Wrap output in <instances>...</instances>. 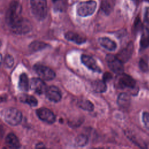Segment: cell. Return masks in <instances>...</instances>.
<instances>
[{
	"instance_id": "13",
	"label": "cell",
	"mask_w": 149,
	"mask_h": 149,
	"mask_svg": "<svg viewBox=\"0 0 149 149\" xmlns=\"http://www.w3.org/2000/svg\"><path fill=\"white\" fill-rule=\"evenodd\" d=\"M98 42L103 48L110 51H115L117 47L116 42L107 37H102L99 38Z\"/></svg>"
},
{
	"instance_id": "28",
	"label": "cell",
	"mask_w": 149,
	"mask_h": 149,
	"mask_svg": "<svg viewBox=\"0 0 149 149\" xmlns=\"http://www.w3.org/2000/svg\"><path fill=\"white\" fill-rule=\"evenodd\" d=\"M144 19L145 21L149 24V7L147 8L144 13Z\"/></svg>"
},
{
	"instance_id": "22",
	"label": "cell",
	"mask_w": 149,
	"mask_h": 149,
	"mask_svg": "<svg viewBox=\"0 0 149 149\" xmlns=\"http://www.w3.org/2000/svg\"><path fill=\"white\" fill-rule=\"evenodd\" d=\"M78 105L80 107V108L86 111H92L94 109V105L88 100L81 99L79 101Z\"/></svg>"
},
{
	"instance_id": "29",
	"label": "cell",
	"mask_w": 149,
	"mask_h": 149,
	"mask_svg": "<svg viewBox=\"0 0 149 149\" xmlns=\"http://www.w3.org/2000/svg\"><path fill=\"white\" fill-rule=\"evenodd\" d=\"M112 75L111 73H105L104 74V81L105 82L108 80H109L112 79Z\"/></svg>"
},
{
	"instance_id": "19",
	"label": "cell",
	"mask_w": 149,
	"mask_h": 149,
	"mask_svg": "<svg viewBox=\"0 0 149 149\" xmlns=\"http://www.w3.org/2000/svg\"><path fill=\"white\" fill-rule=\"evenodd\" d=\"M91 87L93 91L97 93H104L107 90V85L104 80H97L94 81L91 84Z\"/></svg>"
},
{
	"instance_id": "17",
	"label": "cell",
	"mask_w": 149,
	"mask_h": 149,
	"mask_svg": "<svg viewBox=\"0 0 149 149\" xmlns=\"http://www.w3.org/2000/svg\"><path fill=\"white\" fill-rule=\"evenodd\" d=\"M141 49H146L149 47V24L145 26L142 31L140 40Z\"/></svg>"
},
{
	"instance_id": "2",
	"label": "cell",
	"mask_w": 149,
	"mask_h": 149,
	"mask_svg": "<svg viewBox=\"0 0 149 149\" xmlns=\"http://www.w3.org/2000/svg\"><path fill=\"white\" fill-rule=\"evenodd\" d=\"M3 119L9 125L16 126L19 125L22 119V115L20 111L13 108L4 109L1 112Z\"/></svg>"
},
{
	"instance_id": "23",
	"label": "cell",
	"mask_w": 149,
	"mask_h": 149,
	"mask_svg": "<svg viewBox=\"0 0 149 149\" xmlns=\"http://www.w3.org/2000/svg\"><path fill=\"white\" fill-rule=\"evenodd\" d=\"M47 44L44 42L40 41H34L30 44V45H29V48L30 50L33 51H37L45 48Z\"/></svg>"
},
{
	"instance_id": "6",
	"label": "cell",
	"mask_w": 149,
	"mask_h": 149,
	"mask_svg": "<svg viewBox=\"0 0 149 149\" xmlns=\"http://www.w3.org/2000/svg\"><path fill=\"white\" fill-rule=\"evenodd\" d=\"M33 69L42 80H51L55 77V72L47 66L42 65H36L34 66Z\"/></svg>"
},
{
	"instance_id": "9",
	"label": "cell",
	"mask_w": 149,
	"mask_h": 149,
	"mask_svg": "<svg viewBox=\"0 0 149 149\" xmlns=\"http://www.w3.org/2000/svg\"><path fill=\"white\" fill-rule=\"evenodd\" d=\"M11 29L16 34H26L31 30V25L28 20L23 18L18 23L12 27Z\"/></svg>"
},
{
	"instance_id": "34",
	"label": "cell",
	"mask_w": 149,
	"mask_h": 149,
	"mask_svg": "<svg viewBox=\"0 0 149 149\" xmlns=\"http://www.w3.org/2000/svg\"><path fill=\"white\" fill-rule=\"evenodd\" d=\"M1 41H0V45H1Z\"/></svg>"
},
{
	"instance_id": "24",
	"label": "cell",
	"mask_w": 149,
	"mask_h": 149,
	"mask_svg": "<svg viewBox=\"0 0 149 149\" xmlns=\"http://www.w3.org/2000/svg\"><path fill=\"white\" fill-rule=\"evenodd\" d=\"M88 137L83 134L77 136L76 138V143L77 146L83 147L87 144Z\"/></svg>"
},
{
	"instance_id": "18",
	"label": "cell",
	"mask_w": 149,
	"mask_h": 149,
	"mask_svg": "<svg viewBox=\"0 0 149 149\" xmlns=\"http://www.w3.org/2000/svg\"><path fill=\"white\" fill-rule=\"evenodd\" d=\"M133 48V46L131 42L130 43V44L127 45L126 48H124L122 51H120V52L118 54L117 57L122 62H125L127 61L132 54Z\"/></svg>"
},
{
	"instance_id": "1",
	"label": "cell",
	"mask_w": 149,
	"mask_h": 149,
	"mask_svg": "<svg viewBox=\"0 0 149 149\" xmlns=\"http://www.w3.org/2000/svg\"><path fill=\"white\" fill-rule=\"evenodd\" d=\"M22 7L16 1H12L6 13V21L10 28L13 27L23 18L22 17Z\"/></svg>"
},
{
	"instance_id": "14",
	"label": "cell",
	"mask_w": 149,
	"mask_h": 149,
	"mask_svg": "<svg viewBox=\"0 0 149 149\" xmlns=\"http://www.w3.org/2000/svg\"><path fill=\"white\" fill-rule=\"evenodd\" d=\"M131 102V98L129 95L126 93H120L117 100L118 106L122 109H127L129 108Z\"/></svg>"
},
{
	"instance_id": "5",
	"label": "cell",
	"mask_w": 149,
	"mask_h": 149,
	"mask_svg": "<svg viewBox=\"0 0 149 149\" xmlns=\"http://www.w3.org/2000/svg\"><path fill=\"white\" fill-rule=\"evenodd\" d=\"M109 69L115 73L121 74L124 71L123 62L116 56L108 54L105 58Z\"/></svg>"
},
{
	"instance_id": "27",
	"label": "cell",
	"mask_w": 149,
	"mask_h": 149,
	"mask_svg": "<svg viewBox=\"0 0 149 149\" xmlns=\"http://www.w3.org/2000/svg\"><path fill=\"white\" fill-rule=\"evenodd\" d=\"M139 67L140 69L143 72H146L148 69V66L147 62L143 59H141L139 62Z\"/></svg>"
},
{
	"instance_id": "10",
	"label": "cell",
	"mask_w": 149,
	"mask_h": 149,
	"mask_svg": "<svg viewBox=\"0 0 149 149\" xmlns=\"http://www.w3.org/2000/svg\"><path fill=\"white\" fill-rule=\"evenodd\" d=\"M29 86L31 89L34 91L38 94L45 93L47 87L45 83L40 78H33L31 80Z\"/></svg>"
},
{
	"instance_id": "11",
	"label": "cell",
	"mask_w": 149,
	"mask_h": 149,
	"mask_svg": "<svg viewBox=\"0 0 149 149\" xmlns=\"http://www.w3.org/2000/svg\"><path fill=\"white\" fill-rule=\"evenodd\" d=\"M45 94L49 100L54 102H59L62 98V94L60 90L54 86L47 87Z\"/></svg>"
},
{
	"instance_id": "21",
	"label": "cell",
	"mask_w": 149,
	"mask_h": 149,
	"mask_svg": "<svg viewBox=\"0 0 149 149\" xmlns=\"http://www.w3.org/2000/svg\"><path fill=\"white\" fill-rule=\"evenodd\" d=\"M19 99L22 102L26 103L31 107H36L38 104L37 100L33 95L22 94L20 96Z\"/></svg>"
},
{
	"instance_id": "25",
	"label": "cell",
	"mask_w": 149,
	"mask_h": 149,
	"mask_svg": "<svg viewBox=\"0 0 149 149\" xmlns=\"http://www.w3.org/2000/svg\"><path fill=\"white\" fill-rule=\"evenodd\" d=\"M14 63L13 58L11 55H8L5 56V59H4V65L6 67L10 68H11Z\"/></svg>"
},
{
	"instance_id": "20",
	"label": "cell",
	"mask_w": 149,
	"mask_h": 149,
	"mask_svg": "<svg viewBox=\"0 0 149 149\" xmlns=\"http://www.w3.org/2000/svg\"><path fill=\"white\" fill-rule=\"evenodd\" d=\"M29 83L27 74L26 73H22L20 75L19 80V88L24 91H27L29 90Z\"/></svg>"
},
{
	"instance_id": "16",
	"label": "cell",
	"mask_w": 149,
	"mask_h": 149,
	"mask_svg": "<svg viewBox=\"0 0 149 149\" xmlns=\"http://www.w3.org/2000/svg\"><path fill=\"white\" fill-rule=\"evenodd\" d=\"M65 37L66 40L72 41L77 44H81L86 42V38L80 34L68 31L65 34Z\"/></svg>"
},
{
	"instance_id": "32",
	"label": "cell",
	"mask_w": 149,
	"mask_h": 149,
	"mask_svg": "<svg viewBox=\"0 0 149 149\" xmlns=\"http://www.w3.org/2000/svg\"><path fill=\"white\" fill-rule=\"evenodd\" d=\"M54 2H58V1H61V0H52Z\"/></svg>"
},
{
	"instance_id": "3",
	"label": "cell",
	"mask_w": 149,
	"mask_h": 149,
	"mask_svg": "<svg viewBox=\"0 0 149 149\" xmlns=\"http://www.w3.org/2000/svg\"><path fill=\"white\" fill-rule=\"evenodd\" d=\"M97 8V2L94 0L82 1L76 7V13L81 17H86L94 13Z\"/></svg>"
},
{
	"instance_id": "7",
	"label": "cell",
	"mask_w": 149,
	"mask_h": 149,
	"mask_svg": "<svg viewBox=\"0 0 149 149\" xmlns=\"http://www.w3.org/2000/svg\"><path fill=\"white\" fill-rule=\"evenodd\" d=\"M116 84L119 88H130L133 89L136 86V81L130 76L125 74H119L117 77Z\"/></svg>"
},
{
	"instance_id": "15",
	"label": "cell",
	"mask_w": 149,
	"mask_h": 149,
	"mask_svg": "<svg viewBox=\"0 0 149 149\" xmlns=\"http://www.w3.org/2000/svg\"><path fill=\"white\" fill-rule=\"evenodd\" d=\"M5 143L10 149H19L20 147L19 140L13 133H9L5 139Z\"/></svg>"
},
{
	"instance_id": "4",
	"label": "cell",
	"mask_w": 149,
	"mask_h": 149,
	"mask_svg": "<svg viewBox=\"0 0 149 149\" xmlns=\"http://www.w3.org/2000/svg\"><path fill=\"white\" fill-rule=\"evenodd\" d=\"M32 12L35 17L40 20L44 19L47 13L46 0H30Z\"/></svg>"
},
{
	"instance_id": "26",
	"label": "cell",
	"mask_w": 149,
	"mask_h": 149,
	"mask_svg": "<svg viewBox=\"0 0 149 149\" xmlns=\"http://www.w3.org/2000/svg\"><path fill=\"white\" fill-rule=\"evenodd\" d=\"M142 120L146 127L149 130V113L148 112H144L143 113Z\"/></svg>"
},
{
	"instance_id": "33",
	"label": "cell",
	"mask_w": 149,
	"mask_h": 149,
	"mask_svg": "<svg viewBox=\"0 0 149 149\" xmlns=\"http://www.w3.org/2000/svg\"><path fill=\"white\" fill-rule=\"evenodd\" d=\"M95 149H104L103 148H95Z\"/></svg>"
},
{
	"instance_id": "30",
	"label": "cell",
	"mask_w": 149,
	"mask_h": 149,
	"mask_svg": "<svg viewBox=\"0 0 149 149\" xmlns=\"http://www.w3.org/2000/svg\"><path fill=\"white\" fill-rule=\"evenodd\" d=\"M4 133V130L3 129V127L0 125V138H2L3 137Z\"/></svg>"
},
{
	"instance_id": "12",
	"label": "cell",
	"mask_w": 149,
	"mask_h": 149,
	"mask_svg": "<svg viewBox=\"0 0 149 149\" xmlns=\"http://www.w3.org/2000/svg\"><path fill=\"white\" fill-rule=\"evenodd\" d=\"M81 62L89 69L98 73L101 72V70L95 61L90 56L83 54L81 56Z\"/></svg>"
},
{
	"instance_id": "31",
	"label": "cell",
	"mask_w": 149,
	"mask_h": 149,
	"mask_svg": "<svg viewBox=\"0 0 149 149\" xmlns=\"http://www.w3.org/2000/svg\"><path fill=\"white\" fill-rule=\"evenodd\" d=\"M2 56L1 54H0V65H1V64L2 63Z\"/></svg>"
},
{
	"instance_id": "8",
	"label": "cell",
	"mask_w": 149,
	"mask_h": 149,
	"mask_svg": "<svg viewBox=\"0 0 149 149\" xmlns=\"http://www.w3.org/2000/svg\"><path fill=\"white\" fill-rule=\"evenodd\" d=\"M36 113L40 119L47 123L52 124L55 121L54 113L48 108H40L36 111Z\"/></svg>"
}]
</instances>
